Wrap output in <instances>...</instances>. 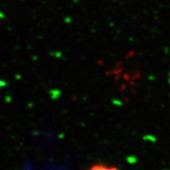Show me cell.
Masks as SVG:
<instances>
[{
	"label": "cell",
	"instance_id": "obj_1",
	"mask_svg": "<svg viewBox=\"0 0 170 170\" xmlns=\"http://www.w3.org/2000/svg\"><path fill=\"white\" fill-rule=\"evenodd\" d=\"M86 170H118V169L117 168H115V167H114V166H109L103 164H98L91 166L89 168H87V169Z\"/></svg>",
	"mask_w": 170,
	"mask_h": 170
},
{
	"label": "cell",
	"instance_id": "obj_2",
	"mask_svg": "<svg viewBox=\"0 0 170 170\" xmlns=\"http://www.w3.org/2000/svg\"><path fill=\"white\" fill-rule=\"evenodd\" d=\"M168 84L170 85V72L168 73Z\"/></svg>",
	"mask_w": 170,
	"mask_h": 170
}]
</instances>
